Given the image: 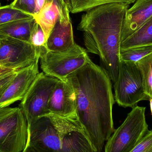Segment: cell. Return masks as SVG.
I'll use <instances>...</instances> for the list:
<instances>
[{
  "mask_svg": "<svg viewBox=\"0 0 152 152\" xmlns=\"http://www.w3.org/2000/svg\"><path fill=\"white\" fill-rule=\"evenodd\" d=\"M47 0H35V8L34 16L37 15L41 11Z\"/></svg>",
  "mask_w": 152,
  "mask_h": 152,
  "instance_id": "484cf974",
  "label": "cell"
},
{
  "mask_svg": "<svg viewBox=\"0 0 152 152\" xmlns=\"http://www.w3.org/2000/svg\"><path fill=\"white\" fill-rule=\"evenodd\" d=\"M60 5L61 13L60 17H69L70 12V0H57Z\"/></svg>",
  "mask_w": 152,
  "mask_h": 152,
  "instance_id": "d4e9b609",
  "label": "cell"
},
{
  "mask_svg": "<svg viewBox=\"0 0 152 152\" xmlns=\"http://www.w3.org/2000/svg\"><path fill=\"white\" fill-rule=\"evenodd\" d=\"M39 58L28 42L11 38L0 39V66L18 70L31 65Z\"/></svg>",
  "mask_w": 152,
  "mask_h": 152,
  "instance_id": "9c48e42d",
  "label": "cell"
},
{
  "mask_svg": "<svg viewBox=\"0 0 152 152\" xmlns=\"http://www.w3.org/2000/svg\"><path fill=\"white\" fill-rule=\"evenodd\" d=\"M22 152H38L37 151H36L35 149H34L33 147H31L30 145L28 144L26 146V148L24 149V151Z\"/></svg>",
  "mask_w": 152,
  "mask_h": 152,
  "instance_id": "83f0119b",
  "label": "cell"
},
{
  "mask_svg": "<svg viewBox=\"0 0 152 152\" xmlns=\"http://www.w3.org/2000/svg\"><path fill=\"white\" fill-rule=\"evenodd\" d=\"M13 69H10L6 68L0 66V77L3 75L7 73H10L12 71H14Z\"/></svg>",
  "mask_w": 152,
  "mask_h": 152,
  "instance_id": "4316f807",
  "label": "cell"
},
{
  "mask_svg": "<svg viewBox=\"0 0 152 152\" xmlns=\"http://www.w3.org/2000/svg\"><path fill=\"white\" fill-rule=\"evenodd\" d=\"M28 42L35 48L39 57L42 51L48 50L45 35L42 28L36 21L31 31Z\"/></svg>",
  "mask_w": 152,
  "mask_h": 152,
  "instance_id": "44dd1931",
  "label": "cell"
},
{
  "mask_svg": "<svg viewBox=\"0 0 152 152\" xmlns=\"http://www.w3.org/2000/svg\"><path fill=\"white\" fill-rule=\"evenodd\" d=\"M152 17V0H136L126 12L121 42L133 34Z\"/></svg>",
  "mask_w": 152,
  "mask_h": 152,
  "instance_id": "7c38bea8",
  "label": "cell"
},
{
  "mask_svg": "<svg viewBox=\"0 0 152 152\" xmlns=\"http://www.w3.org/2000/svg\"><path fill=\"white\" fill-rule=\"evenodd\" d=\"M40 59L41 68L45 74L60 80H65L90 59L87 51L76 44L73 49L67 51L58 52L45 50L40 54Z\"/></svg>",
  "mask_w": 152,
  "mask_h": 152,
  "instance_id": "52a82bcc",
  "label": "cell"
},
{
  "mask_svg": "<svg viewBox=\"0 0 152 152\" xmlns=\"http://www.w3.org/2000/svg\"><path fill=\"white\" fill-rule=\"evenodd\" d=\"M28 144L38 152H95L76 118L50 114L28 124Z\"/></svg>",
  "mask_w": 152,
  "mask_h": 152,
  "instance_id": "3957f363",
  "label": "cell"
},
{
  "mask_svg": "<svg viewBox=\"0 0 152 152\" xmlns=\"http://www.w3.org/2000/svg\"><path fill=\"white\" fill-rule=\"evenodd\" d=\"M35 22L34 18L0 25V39L11 38L28 42L31 31Z\"/></svg>",
  "mask_w": 152,
  "mask_h": 152,
  "instance_id": "5bb4252c",
  "label": "cell"
},
{
  "mask_svg": "<svg viewBox=\"0 0 152 152\" xmlns=\"http://www.w3.org/2000/svg\"><path fill=\"white\" fill-rule=\"evenodd\" d=\"M152 53V45L134 46L126 49H121V61L137 63L146 56Z\"/></svg>",
  "mask_w": 152,
  "mask_h": 152,
  "instance_id": "ac0fdd59",
  "label": "cell"
},
{
  "mask_svg": "<svg viewBox=\"0 0 152 152\" xmlns=\"http://www.w3.org/2000/svg\"><path fill=\"white\" fill-rule=\"evenodd\" d=\"M10 5L15 9L34 17L35 0H13Z\"/></svg>",
  "mask_w": 152,
  "mask_h": 152,
  "instance_id": "7402d4cb",
  "label": "cell"
},
{
  "mask_svg": "<svg viewBox=\"0 0 152 152\" xmlns=\"http://www.w3.org/2000/svg\"><path fill=\"white\" fill-rule=\"evenodd\" d=\"M130 152H152V130H149Z\"/></svg>",
  "mask_w": 152,
  "mask_h": 152,
  "instance_id": "603a6c76",
  "label": "cell"
},
{
  "mask_svg": "<svg viewBox=\"0 0 152 152\" xmlns=\"http://www.w3.org/2000/svg\"><path fill=\"white\" fill-rule=\"evenodd\" d=\"M40 58L28 66L18 70L15 77L0 98V108H4L23 99L39 74Z\"/></svg>",
  "mask_w": 152,
  "mask_h": 152,
  "instance_id": "30bf717a",
  "label": "cell"
},
{
  "mask_svg": "<svg viewBox=\"0 0 152 152\" xmlns=\"http://www.w3.org/2000/svg\"><path fill=\"white\" fill-rule=\"evenodd\" d=\"M136 0H70V12L73 14L86 12L95 7L112 3H123L130 4Z\"/></svg>",
  "mask_w": 152,
  "mask_h": 152,
  "instance_id": "e0dca14e",
  "label": "cell"
},
{
  "mask_svg": "<svg viewBox=\"0 0 152 152\" xmlns=\"http://www.w3.org/2000/svg\"><path fill=\"white\" fill-rule=\"evenodd\" d=\"M67 79L75 93L77 119L95 152H102L104 143L115 130L111 80L105 70L91 59Z\"/></svg>",
  "mask_w": 152,
  "mask_h": 152,
  "instance_id": "6da1fadb",
  "label": "cell"
},
{
  "mask_svg": "<svg viewBox=\"0 0 152 152\" xmlns=\"http://www.w3.org/2000/svg\"><path fill=\"white\" fill-rule=\"evenodd\" d=\"M149 101H150V107H151V111L152 115V98H150Z\"/></svg>",
  "mask_w": 152,
  "mask_h": 152,
  "instance_id": "f1b7e54d",
  "label": "cell"
},
{
  "mask_svg": "<svg viewBox=\"0 0 152 152\" xmlns=\"http://www.w3.org/2000/svg\"><path fill=\"white\" fill-rule=\"evenodd\" d=\"M61 13L60 5L57 0H47L41 11L34 16L42 29L46 40L59 19Z\"/></svg>",
  "mask_w": 152,
  "mask_h": 152,
  "instance_id": "9a60e30c",
  "label": "cell"
},
{
  "mask_svg": "<svg viewBox=\"0 0 152 152\" xmlns=\"http://www.w3.org/2000/svg\"><path fill=\"white\" fill-rule=\"evenodd\" d=\"M76 109L75 93L72 84L67 78L59 80L48 103L50 114L77 118Z\"/></svg>",
  "mask_w": 152,
  "mask_h": 152,
  "instance_id": "8fae6325",
  "label": "cell"
},
{
  "mask_svg": "<svg viewBox=\"0 0 152 152\" xmlns=\"http://www.w3.org/2000/svg\"><path fill=\"white\" fill-rule=\"evenodd\" d=\"M129 5L112 3L95 7L82 15L78 25L87 51L99 56L113 84L118 75L121 31Z\"/></svg>",
  "mask_w": 152,
  "mask_h": 152,
  "instance_id": "7a4b0ae2",
  "label": "cell"
},
{
  "mask_svg": "<svg viewBox=\"0 0 152 152\" xmlns=\"http://www.w3.org/2000/svg\"><path fill=\"white\" fill-rule=\"evenodd\" d=\"M18 70H14L0 77V98L15 77Z\"/></svg>",
  "mask_w": 152,
  "mask_h": 152,
  "instance_id": "cb8c5ba5",
  "label": "cell"
},
{
  "mask_svg": "<svg viewBox=\"0 0 152 152\" xmlns=\"http://www.w3.org/2000/svg\"><path fill=\"white\" fill-rule=\"evenodd\" d=\"M34 17L10 5L0 6V25L20 20L32 18Z\"/></svg>",
  "mask_w": 152,
  "mask_h": 152,
  "instance_id": "ffe728a7",
  "label": "cell"
},
{
  "mask_svg": "<svg viewBox=\"0 0 152 152\" xmlns=\"http://www.w3.org/2000/svg\"><path fill=\"white\" fill-rule=\"evenodd\" d=\"M58 80L43 72L39 73L19 106L26 117L28 124L50 114L48 103Z\"/></svg>",
  "mask_w": 152,
  "mask_h": 152,
  "instance_id": "ba28073f",
  "label": "cell"
},
{
  "mask_svg": "<svg viewBox=\"0 0 152 152\" xmlns=\"http://www.w3.org/2000/svg\"><path fill=\"white\" fill-rule=\"evenodd\" d=\"M76 45L70 18L59 19L47 39L48 50L58 52L67 51L73 49Z\"/></svg>",
  "mask_w": 152,
  "mask_h": 152,
  "instance_id": "4fadbf2b",
  "label": "cell"
},
{
  "mask_svg": "<svg viewBox=\"0 0 152 152\" xmlns=\"http://www.w3.org/2000/svg\"><path fill=\"white\" fill-rule=\"evenodd\" d=\"M28 137V124L21 109L0 108V151L22 152Z\"/></svg>",
  "mask_w": 152,
  "mask_h": 152,
  "instance_id": "5b68a950",
  "label": "cell"
},
{
  "mask_svg": "<svg viewBox=\"0 0 152 152\" xmlns=\"http://www.w3.org/2000/svg\"><path fill=\"white\" fill-rule=\"evenodd\" d=\"M113 85L115 101L121 107L133 108L141 101L150 100L137 63L121 61L118 78Z\"/></svg>",
  "mask_w": 152,
  "mask_h": 152,
  "instance_id": "8992f818",
  "label": "cell"
},
{
  "mask_svg": "<svg viewBox=\"0 0 152 152\" xmlns=\"http://www.w3.org/2000/svg\"><path fill=\"white\" fill-rule=\"evenodd\" d=\"M0 6H1V3H0Z\"/></svg>",
  "mask_w": 152,
  "mask_h": 152,
  "instance_id": "f546056e",
  "label": "cell"
},
{
  "mask_svg": "<svg viewBox=\"0 0 152 152\" xmlns=\"http://www.w3.org/2000/svg\"><path fill=\"white\" fill-rule=\"evenodd\" d=\"M123 123L106 142L104 152H130L146 134V108L133 107Z\"/></svg>",
  "mask_w": 152,
  "mask_h": 152,
  "instance_id": "277c9868",
  "label": "cell"
},
{
  "mask_svg": "<svg viewBox=\"0 0 152 152\" xmlns=\"http://www.w3.org/2000/svg\"><path fill=\"white\" fill-rule=\"evenodd\" d=\"M143 77L145 90L150 98H152V53L137 63Z\"/></svg>",
  "mask_w": 152,
  "mask_h": 152,
  "instance_id": "d6986e66",
  "label": "cell"
},
{
  "mask_svg": "<svg viewBox=\"0 0 152 152\" xmlns=\"http://www.w3.org/2000/svg\"><path fill=\"white\" fill-rule=\"evenodd\" d=\"M0 152H1V151H0Z\"/></svg>",
  "mask_w": 152,
  "mask_h": 152,
  "instance_id": "4dcf8cb0",
  "label": "cell"
},
{
  "mask_svg": "<svg viewBox=\"0 0 152 152\" xmlns=\"http://www.w3.org/2000/svg\"><path fill=\"white\" fill-rule=\"evenodd\" d=\"M152 45V17L138 30L121 42V49Z\"/></svg>",
  "mask_w": 152,
  "mask_h": 152,
  "instance_id": "2e32d148",
  "label": "cell"
}]
</instances>
